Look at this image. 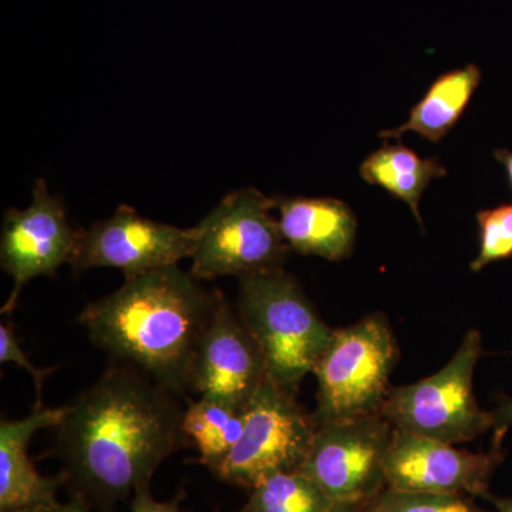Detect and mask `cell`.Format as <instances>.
Instances as JSON below:
<instances>
[{"label": "cell", "instance_id": "12", "mask_svg": "<svg viewBox=\"0 0 512 512\" xmlns=\"http://www.w3.org/2000/svg\"><path fill=\"white\" fill-rule=\"evenodd\" d=\"M268 377L264 353L237 308L218 305L195 357L190 390L244 412Z\"/></svg>", "mask_w": 512, "mask_h": 512}, {"label": "cell", "instance_id": "21", "mask_svg": "<svg viewBox=\"0 0 512 512\" xmlns=\"http://www.w3.org/2000/svg\"><path fill=\"white\" fill-rule=\"evenodd\" d=\"M0 363H3V365H6V363H15L16 366L25 369L26 372L29 373V376H32L33 382H35L37 396L35 409L43 407V382H45L46 377L49 376L50 373H53V369L42 370L33 366L28 355L20 348L19 340L16 338L12 326H10L8 322H5V320L0 323Z\"/></svg>", "mask_w": 512, "mask_h": 512}, {"label": "cell", "instance_id": "16", "mask_svg": "<svg viewBox=\"0 0 512 512\" xmlns=\"http://www.w3.org/2000/svg\"><path fill=\"white\" fill-rule=\"evenodd\" d=\"M360 175L367 184L382 187L393 198L406 202L423 228L419 210L421 195L434 178L446 177L447 170L437 158H421L403 144H384L366 157L360 165Z\"/></svg>", "mask_w": 512, "mask_h": 512}, {"label": "cell", "instance_id": "4", "mask_svg": "<svg viewBox=\"0 0 512 512\" xmlns=\"http://www.w3.org/2000/svg\"><path fill=\"white\" fill-rule=\"evenodd\" d=\"M399 346L380 313L349 328L333 330L313 375L318 379V423L360 419L380 413Z\"/></svg>", "mask_w": 512, "mask_h": 512}, {"label": "cell", "instance_id": "18", "mask_svg": "<svg viewBox=\"0 0 512 512\" xmlns=\"http://www.w3.org/2000/svg\"><path fill=\"white\" fill-rule=\"evenodd\" d=\"M237 512H353L330 500L301 471L278 473L252 488Z\"/></svg>", "mask_w": 512, "mask_h": 512}, {"label": "cell", "instance_id": "7", "mask_svg": "<svg viewBox=\"0 0 512 512\" xmlns=\"http://www.w3.org/2000/svg\"><path fill=\"white\" fill-rule=\"evenodd\" d=\"M244 419L241 440L212 471L215 476L224 483L252 490L274 474L301 470L318 421L303 412L295 393L266 377L244 410Z\"/></svg>", "mask_w": 512, "mask_h": 512}, {"label": "cell", "instance_id": "26", "mask_svg": "<svg viewBox=\"0 0 512 512\" xmlns=\"http://www.w3.org/2000/svg\"><path fill=\"white\" fill-rule=\"evenodd\" d=\"M487 500L494 504L497 512H512V498H498L490 495Z\"/></svg>", "mask_w": 512, "mask_h": 512}, {"label": "cell", "instance_id": "8", "mask_svg": "<svg viewBox=\"0 0 512 512\" xmlns=\"http://www.w3.org/2000/svg\"><path fill=\"white\" fill-rule=\"evenodd\" d=\"M393 426L382 413L318 423L301 473L330 500L359 512L387 488V451Z\"/></svg>", "mask_w": 512, "mask_h": 512}, {"label": "cell", "instance_id": "25", "mask_svg": "<svg viewBox=\"0 0 512 512\" xmlns=\"http://www.w3.org/2000/svg\"><path fill=\"white\" fill-rule=\"evenodd\" d=\"M494 157L497 158L498 163L504 165L505 174H507L508 184L512 190V151L500 148L495 150Z\"/></svg>", "mask_w": 512, "mask_h": 512}, {"label": "cell", "instance_id": "14", "mask_svg": "<svg viewBox=\"0 0 512 512\" xmlns=\"http://www.w3.org/2000/svg\"><path fill=\"white\" fill-rule=\"evenodd\" d=\"M275 210L282 238L296 254L332 262L352 255L357 221L346 202L336 198H275Z\"/></svg>", "mask_w": 512, "mask_h": 512}, {"label": "cell", "instance_id": "9", "mask_svg": "<svg viewBox=\"0 0 512 512\" xmlns=\"http://www.w3.org/2000/svg\"><path fill=\"white\" fill-rule=\"evenodd\" d=\"M198 225L174 227L148 220L128 205H120L109 220L80 229L72 261L76 274L93 268H116L126 279L180 264L194 255Z\"/></svg>", "mask_w": 512, "mask_h": 512}, {"label": "cell", "instance_id": "10", "mask_svg": "<svg viewBox=\"0 0 512 512\" xmlns=\"http://www.w3.org/2000/svg\"><path fill=\"white\" fill-rule=\"evenodd\" d=\"M79 237L80 229L70 225L62 198L49 191L45 180H36L29 207L9 210L3 217L0 265L12 276L13 289L2 313L15 309L29 281L72 264Z\"/></svg>", "mask_w": 512, "mask_h": 512}, {"label": "cell", "instance_id": "13", "mask_svg": "<svg viewBox=\"0 0 512 512\" xmlns=\"http://www.w3.org/2000/svg\"><path fill=\"white\" fill-rule=\"evenodd\" d=\"M67 407L33 410L25 419L0 423V512H19L59 504L57 491L66 485L63 473L45 477L29 457V444L37 431L55 429Z\"/></svg>", "mask_w": 512, "mask_h": 512}, {"label": "cell", "instance_id": "11", "mask_svg": "<svg viewBox=\"0 0 512 512\" xmlns=\"http://www.w3.org/2000/svg\"><path fill=\"white\" fill-rule=\"evenodd\" d=\"M503 461L497 444L488 453H471L394 429L384 470L387 487L394 490L488 498L491 478Z\"/></svg>", "mask_w": 512, "mask_h": 512}, {"label": "cell", "instance_id": "17", "mask_svg": "<svg viewBox=\"0 0 512 512\" xmlns=\"http://www.w3.org/2000/svg\"><path fill=\"white\" fill-rule=\"evenodd\" d=\"M184 431L200 451L201 463L214 471L234 450L244 433V412L200 397L184 412Z\"/></svg>", "mask_w": 512, "mask_h": 512}, {"label": "cell", "instance_id": "1", "mask_svg": "<svg viewBox=\"0 0 512 512\" xmlns=\"http://www.w3.org/2000/svg\"><path fill=\"white\" fill-rule=\"evenodd\" d=\"M177 394L117 363L77 396L55 427L56 453L72 491L114 512L150 487L161 464L187 444Z\"/></svg>", "mask_w": 512, "mask_h": 512}, {"label": "cell", "instance_id": "3", "mask_svg": "<svg viewBox=\"0 0 512 512\" xmlns=\"http://www.w3.org/2000/svg\"><path fill=\"white\" fill-rule=\"evenodd\" d=\"M238 279V315L264 353L269 379L296 393L302 380L315 373L333 329L284 269Z\"/></svg>", "mask_w": 512, "mask_h": 512}, {"label": "cell", "instance_id": "20", "mask_svg": "<svg viewBox=\"0 0 512 512\" xmlns=\"http://www.w3.org/2000/svg\"><path fill=\"white\" fill-rule=\"evenodd\" d=\"M480 251L471 262L473 272H480L493 262L512 258V204H501L477 214Z\"/></svg>", "mask_w": 512, "mask_h": 512}, {"label": "cell", "instance_id": "15", "mask_svg": "<svg viewBox=\"0 0 512 512\" xmlns=\"http://www.w3.org/2000/svg\"><path fill=\"white\" fill-rule=\"evenodd\" d=\"M483 73L476 64L450 70L437 77L426 94L410 110L409 120L380 138H400L413 131L424 140L439 143L456 127L480 86Z\"/></svg>", "mask_w": 512, "mask_h": 512}, {"label": "cell", "instance_id": "2", "mask_svg": "<svg viewBox=\"0 0 512 512\" xmlns=\"http://www.w3.org/2000/svg\"><path fill=\"white\" fill-rule=\"evenodd\" d=\"M224 296L178 265L126 279L89 303L79 323L117 363L175 394L190 390L195 357Z\"/></svg>", "mask_w": 512, "mask_h": 512}, {"label": "cell", "instance_id": "6", "mask_svg": "<svg viewBox=\"0 0 512 512\" xmlns=\"http://www.w3.org/2000/svg\"><path fill=\"white\" fill-rule=\"evenodd\" d=\"M275 198L256 188L231 192L198 224L191 274L201 281L282 268L288 245L272 215Z\"/></svg>", "mask_w": 512, "mask_h": 512}, {"label": "cell", "instance_id": "24", "mask_svg": "<svg viewBox=\"0 0 512 512\" xmlns=\"http://www.w3.org/2000/svg\"><path fill=\"white\" fill-rule=\"evenodd\" d=\"M92 507L80 497H72L67 504L47 505V507L32 508L19 512H90Z\"/></svg>", "mask_w": 512, "mask_h": 512}, {"label": "cell", "instance_id": "22", "mask_svg": "<svg viewBox=\"0 0 512 512\" xmlns=\"http://www.w3.org/2000/svg\"><path fill=\"white\" fill-rule=\"evenodd\" d=\"M131 512H184L181 510L180 498L170 501H158L150 493V487L138 490L130 501Z\"/></svg>", "mask_w": 512, "mask_h": 512}, {"label": "cell", "instance_id": "5", "mask_svg": "<svg viewBox=\"0 0 512 512\" xmlns=\"http://www.w3.org/2000/svg\"><path fill=\"white\" fill-rule=\"evenodd\" d=\"M481 353V333L468 330L443 369L420 382L390 389L380 413L404 433L448 444L477 439L493 429L491 414L478 406L474 394V370Z\"/></svg>", "mask_w": 512, "mask_h": 512}, {"label": "cell", "instance_id": "19", "mask_svg": "<svg viewBox=\"0 0 512 512\" xmlns=\"http://www.w3.org/2000/svg\"><path fill=\"white\" fill-rule=\"evenodd\" d=\"M359 512H488L468 495L420 493L387 487Z\"/></svg>", "mask_w": 512, "mask_h": 512}, {"label": "cell", "instance_id": "23", "mask_svg": "<svg viewBox=\"0 0 512 512\" xmlns=\"http://www.w3.org/2000/svg\"><path fill=\"white\" fill-rule=\"evenodd\" d=\"M490 414L491 424H493L494 430L493 444L501 446V444H503L504 434L507 433L508 429L512 426V399H510V397H504Z\"/></svg>", "mask_w": 512, "mask_h": 512}]
</instances>
